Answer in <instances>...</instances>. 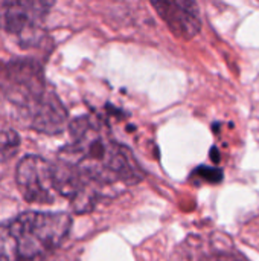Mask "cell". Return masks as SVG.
<instances>
[{"label":"cell","mask_w":259,"mask_h":261,"mask_svg":"<svg viewBox=\"0 0 259 261\" xmlns=\"http://www.w3.org/2000/svg\"><path fill=\"white\" fill-rule=\"evenodd\" d=\"M69 128L72 142L60 150L58 159L69 165L81 187L102 197L108 188L133 187L143 179L131 150L118 142L102 121L85 115Z\"/></svg>","instance_id":"6da1fadb"},{"label":"cell","mask_w":259,"mask_h":261,"mask_svg":"<svg viewBox=\"0 0 259 261\" xmlns=\"http://www.w3.org/2000/svg\"><path fill=\"white\" fill-rule=\"evenodd\" d=\"M0 93L29 128L44 135L64 130L67 110L38 60L23 57L0 61Z\"/></svg>","instance_id":"7a4b0ae2"},{"label":"cell","mask_w":259,"mask_h":261,"mask_svg":"<svg viewBox=\"0 0 259 261\" xmlns=\"http://www.w3.org/2000/svg\"><path fill=\"white\" fill-rule=\"evenodd\" d=\"M72 228L66 213L27 211L0 225V261H32L56 249Z\"/></svg>","instance_id":"3957f363"},{"label":"cell","mask_w":259,"mask_h":261,"mask_svg":"<svg viewBox=\"0 0 259 261\" xmlns=\"http://www.w3.org/2000/svg\"><path fill=\"white\" fill-rule=\"evenodd\" d=\"M55 0H3L0 29L21 49H37L47 40V18Z\"/></svg>","instance_id":"277c9868"},{"label":"cell","mask_w":259,"mask_h":261,"mask_svg":"<svg viewBox=\"0 0 259 261\" xmlns=\"http://www.w3.org/2000/svg\"><path fill=\"white\" fill-rule=\"evenodd\" d=\"M15 180L23 199L29 203L49 205L58 197L53 167L40 156L23 158L17 165Z\"/></svg>","instance_id":"5b68a950"},{"label":"cell","mask_w":259,"mask_h":261,"mask_svg":"<svg viewBox=\"0 0 259 261\" xmlns=\"http://www.w3.org/2000/svg\"><path fill=\"white\" fill-rule=\"evenodd\" d=\"M168 29L182 40L194 38L202 29L200 9L195 0H148Z\"/></svg>","instance_id":"8992f818"},{"label":"cell","mask_w":259,"mask_h":261,"mask_svg":"<svg viewBox=\"0 0 259 261\" xmlns=\"http://www.w3.org/2000/svg\"><path fill=\"white\" fill-rule=\"evenodd\" d=\"M18 144H20V139L15 132L0 130V153L2 154L8 153V156H11L12 153H15Z\"/></svg>","instance_id":"52a82bcc"}]
</instances>
